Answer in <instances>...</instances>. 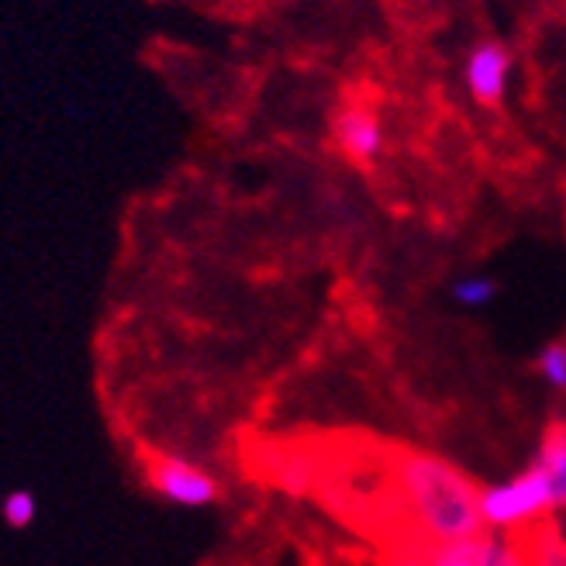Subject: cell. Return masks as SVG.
I'll use <instances>...</instances> for the list:
<instances>
[{"label":"cell","mask_w":566,"mask_h":566,"mask_svg":"<svg viewBox=\"0 0 566 566\" xmlns=\"http://www.w3.org/2000/svg\"><path fill=\"white\" fill-rule=\"evenodd\" d=\"M398 491L436 546L473 539L488 528L480 518V491L470 476L429 452H405L398 460Z\"/></svg>","instance_id":"1"},{"label":"cell","mask_w":566,"mask_h":566,"mask_svg":"<svg viewBox=\"0 0 566 566\" xmlns=\"http://www.w3.org/2000/svg\"><path fill=\"white\" fill-rule=\"evenodd\" d=\"M553 484L539 463H532L518 476L504 480V484L480 491V518H484L488 528H515L553 512Z\"/></svg>","instance_id":"2"},{"label":"cell","mask_w":566,"mask_h":566,"mask_svg":"<svg viewBox=\"0 0 566 566\" xmlns=\"http://www.w3.org/2000/svg\"><path fill=\"white\" fill-rule=\"evenodd\" d=\"M149 480H153L156 494H163L166 501H174L180 507H205L218 497L214 476L205 473L201 467L187 463L184 457H159L153 463Z\"/></svg>","instance_id":"3"},{"label":"cell","mask_w":566,"mask_h":566,"mask_svg":"<svg viewBox=\"0 0 566 566\" xmlns=\"http://www.w3.org/2000/svg\"><path fill=\"white\" fill-rule=\"evenodd\" d=\"M512 73V52L501 42H480L467 55V87L480 104H497L507 91Z\"/></svg>","instance_id":"4"},{"label":"cell","mask_w":566,"mask_h":566,"mask_svg":"<svg viewBox=\"0 0 566 566\" xmlns=\"http://www.w3.org/2000/svg\"><path fill=\"white\" fill-rule=\"evenodd\" d=\"M332 132H335L338 149L356 163H370L384 153V125L370 111H359V107L338 111Z\"/></svg>","instance_id":"5"},{"label":"cell","mask_w":566,"mask_h":566,"mask_svg":"<svg viewBox=\"0 0 566 566\" xmlns=\"http://www.w3.org/2000/svg\"><path fill=\"white\" fill-rule=\"evenodd\" d=\"M535 463L549 473L556 507H566V429L563 424H556V429L546 432V439L539 446V460Z\"/></svg>","instance_id":"6"},{"label":"cell","mask_w":566,"mask_h":566,"mask_svg":"<svg viewBox=\"0 0 566 566\" xmlns=\"http://www.w3.org/2000/svg\"><path fill=\"white\" fill-rule=\"evenodd\" d=\"M497 297V283L491 276H463L452 283V301L463 307H488Z\"/></svg>","instance_id":"7"},{"label":"cell","mask_w":566,"mask_h":566,"mask_svg":"<svg viewBox=\"0 0 566 566\" xmlns=\"http://www.w3.org/2000/svg\"><path fill=\"white\" fill-rule=\"evenodd\" d=\"M35 512H39V501L32 491H11L4 501H0V515H4V522L11 528H28L35 522Z\"/></svg>","instance_id":"8"},{"label":"cell","mask_w":566,"mask_h":566,"mask_svg":"<svg viewBox=\"0 0 566 566\" xmlns=\"http://www.w3.org/2000/svg\"><path fill=\"white\" fill-rule=\"evenodd\" d=\"M480 535H484V532H480ZM480 535H473V539H460V543H442V546H436L429 566H480V553H476Z\"/></svg>","instance_id":"9"},{"label":"cell","mask_w":566,"mask_h":566,"mask_svg":"<svg viewBox=\"0 0 566 566\" xmlns=\"http://www.w3.org/2000/svg\"><path fill=\"white\" fill-rule=\"evenodd\" d=\"M539 377L553 387V390H566V343H549L539 353Z\"/></svg>","instance_id":"10"},{"label":"cell","mask_w":566,"mask_h":566,"mask_svg":"<svg viewBox=\"0 0 566 566\" xmlns=\"http://www.w3.org/2000/svg\"><path fill=\"white\" fill-rule=\"evenodd\" d=\"M528 566H566V543L563 539H543L535 546V559L525 556Z\"/></svg>","instance_id":"11"},{"label":"cell","mask_w":566,"mask_h":566,"mask_svg":"<svg viewBox=\"0 0 566 566\" xmlns=\"http://www.w3.org/2000/svg\"><path fill=\"white\" fill-rule=\"evenodd\" d=\"M398 566H429V563H421V559H405V563H398Z\"/></svg>","instance_id":"12"}]
</instances>
